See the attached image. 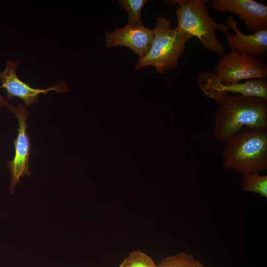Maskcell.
<instances>
[{
	"instance_id": "6da1fadb",
	"label": "cell",
	"mask_w": 267,
	"mask_h": 267,
	"mask_svg": "<svg viewBox=\"0 0 267 267\" xmlns=\"http://www.w3.org/2000/svg\"><path fill=\"white\" fill-rule=\"evenodd\" d=\"M212 134L224 144L244 128L267 129V100L250 96L224 94L216 101Z\"/></svg>"
},
{
	"instance_id": "7a4b0ae2",
	"label": "cell",
	"mask_w": 267,
	"mask_h": 267,
	"mask_svg": "<svg viewBox=\"0 0 267 267\" xmlns=\"http://www.w3.org/2000/svg\"><path fill=\"white\" fill-rule=\"evenodd\" d=\"M223 167L244 176L267 169V129L244 128L224 144Z\"/></svg>"
},
{
	"instance_id": "3957f363",
	"label": "cell",
	"mask_w": 267,
	"mask_h": 267,
	"mask_svg": "<svg viewBox=\"0 0 267 267\" xmlns=\"http://www.w3.org/2000/svg\"><path fill=\"white\" fill-rule=\"evenodd\" d=\"M206 0H167L170 5L178 4L176 15L177 26L181 30L197 38L201 45L207 51L221 56L226 54L222 44L216 35L218 30L230 34L226 24L216 22L209 15L205 6Z\"/></svg>"
},
{
	"instance_id": "277c9868",
	"label": "cell",
	"mask_w": 267,
	"mask_h": 267,
	"mask_svg": "<svg viewBox=\"0 0 267 267\" xmlns=\"http://www.w3.org/2000/svg\"><path fill=\"white\" fill-rule=\"evenodd\" d=\"M172 21L164 17L157 19L153 29V39L148 51L140 57L135 69L151 66L160 73L176 68L183 53L186 42L192 37L177 27L171 28Z\"/></svg>"
},
{
	"instance_id": "5b68a950",
	"label": "cell",
	"mask_w": 267,
	"mask_h": 267,
	"mask_svg": "<svg viewBox=\"0 0 267 267\" xmlns=\"http://www.w3.org/2000/svg\"><path fill=\"white\" fill-rule=\"evenodd\" d=\"M219 81L224 85L267 78V65L258 56L240 54L234 50L222 56L215 67Z\"/></svg>"
},
{
	"instance_id": "8992f818",
	"label": "cell",
	"mask_w": 267,
	"mask_h": 267,
	"mask_svg": "<svg viewBox=\"0 0 267 267\" xmlns=\"http://www.w3.org/2000/svg\"><path fill=\"white\" fill-rule=\"evenodd\" d=\"M16 116L18 122V134L13 141L15 149L13 159L8 162L7 166L11 173V183L9 190L11 194L15 191V187L20 178L27 175L30 176L29 169L31 144L29 134L27 133L28 111L22 105L15 106L9 104L7 107Z\"/></svg>"
},
{
	"instance_id": "52a82bcc",
	"label": "cell",
	"mask_w": 267,
	"mask_h": 267,
	"mask_svg": "<svg viewBox=\"0 0 267 267\" xmlns=\"http://www.w3.org/2000/svg\"><path fill=\"white\" fill-rule=\"evenodd\" d=\"M197 82L204 95L216 101L228 93L258 97L267 100V81L252 79L240 83L224 85L217 79L214 72H202L198 75Z\"/></svg>"
},
{
	"instance_id": "ba28073f",
	"label": "cell",
	"mask_w": 267,
	"mask_h": 267,
	"mask_svg": "<svg viewBox=\"0 0 267 267\" xmlns=\"http://www.w3.org/2000/svg\"><path fill=\"white\" fill-rule=\"evenodd\" d=\"M20 61L8 60L5 70L0 72V81L1 86L6 92V97L11 99L17 97L22 99L26 107H29L37 102L40 94H47L48 91L54 90L57 92L69 91L67 84L62 81L55 83L53 86L45 89H34L21 81L16 74V70Z\"/></svg>"
},
{
	"instance_id": "9c48e42d",
	"label": "cell",
	"mask_w": 267,
	"mask_h": 267,
	"mask_svg": "<svg viewBox=\"0 0 267 267\" xmlns=\"http://www.w3.org/2000/svg\"><path fill=\"white\" fill-rule=\"evenodd\" d=\"M211 6L220 12H229L243 20L254 33L267 29V6L254 0H212Z\"/></svg>"
},
{
	"instance_id": "30bf717a",
	"label": "cell",
	"mask_w": 267,
	"mask_h": 267,
	"mask_svg": "<svg viewBox=\"0 0 267 267\" xmlns=\"http://www.w3.org/2000/svg\"><path fill=\"white\" fill-rule=\"evenodd\" d=\"M153 39V29L144 26L141 22H129L114 32H107L105 43L108 48L118 46L129 47L141 57L150 49Z\"/></svg>"
},
{
	"instance_id": "8fae6325",
	"label": "cell",
	"mask_w": 267,
	"mask_h": 267,
	"mask_svg": "<svg viewBox=\"0 0 267 267\" xmlns=\"http://www.w3.org/2000/svg\"><path fill=\"white\" fill-rule=\"evenodd\" d=\"M226 25L234 34L227 36L228 46L240 54L267 56V29L251 35L242 33L237 26L238 22L232 15L226 19Z\"/></svg>"
},
{
	"instance_id": "7c38bea8",
	"label": "cell",
	"mask_w": 267,
	"mask_h": 267,
	"mask_svg": "<svg viewBox=\"0 0 267 267\" xmlns=\"http://www.w3.org/2000/svg\"><path fill=\"white\" fill-rule=\"evenodd\" d=\"M158 267H205L199 260L189 253L181 252L161 260Z\"/></svg>"
},
{
	"instance_id": "4fadbf2b",
	"label": "cell",
	"mask_w": 267,
	"mask_h": 267,
	"mask_svg": "<svg viewBox=\"0 0 267 267\" xmlns=\"http://www.w3.org/2000/svg\"><path fill=\"white\" fill-rule=\"evenodd\" d=\"M242 190L252 192L267 197V175L249 174L243 176Z\"/></svg>"
},
{
	"instance_id": "5bb4252c",
	"label": "cell",
	"mask_w": 267,
	"mask_h": 267,
	"mask_svg": "<svg viewBox=\"0 0 267 267\" xmlns=\"http://www.w3.org/2000/svg\"><path fill=\"white\" fill-rule=\"evenodd\" d=\"M119 267H158V265L147 254L140 250H135L123 260Z\"/></svg>"
},
{
	"instance_id": "9a60e30c",
	"label": "cell",
	"mask_w": 267,
	"mask_h": 267,
	"mask_svg": "<svg viewBox=\"0 0 267 267\" xmlns=\"http://www.w3.org/2000/svg\"><path fill=\"white\" fill-rule=\"evenodd\" d=\"M146 0H118L121 7L128 13L129 22H141V12Z\"/></svg>"
},
{
	"instance_id": "2e32d148",
	"label": "cell",
	"mask_w": 267,
	"mask_h": 267,
	"mask_svg": "<svg viewBox=\"0 0 267 267\" xmlns=\"http://www.w3.org/2000/svg\"><path fill=\"white\" fill-rule=\"evenodd\" d=\"M9 104L8 100L0 94V107H7Z\"/></svg>"
}]
</instances>
